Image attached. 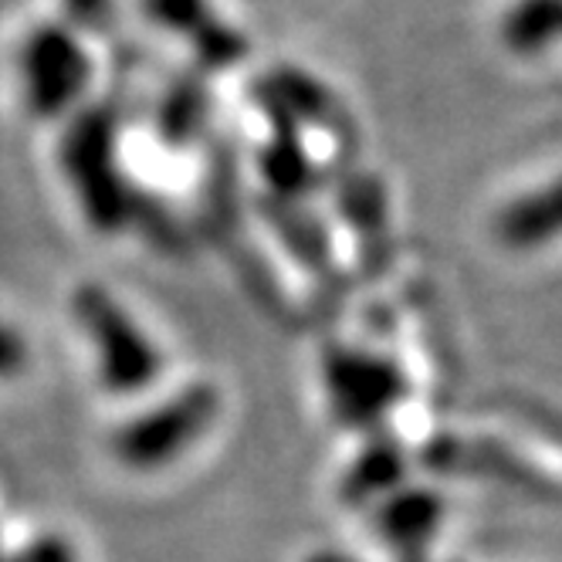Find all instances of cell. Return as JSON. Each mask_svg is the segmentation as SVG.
I'll use <instances>...</instances> for the list:
<instances>
[{
    "label": "cell",
    "instance_id": "cell-1",
    "mask_svg": "<svg viewBox=\"0 0 562 562\" xmlns=\"http://www.w3.org/2000/svg\"><path fill=\"white\" fill-rule=\"evenodd\" d=\"M58 164L78 211L99 234H119L133 221L136 196L123 170V123L109 102L68 115Z\"/></svg>",
    "mask_w": 562,
    "mask_h": 562
},
{
    "label": "cell",
    "instance_id": "cell-2",
    "mask_svg": "<svg viewBox=\"0 0 562 562\" xmlns=\"http://www.w3.org/2000/svg\"><path fill=\"white\" fill-rule=\"evenodd\" d=\"M68 315L89 346L95 380L105 393L139 396L159 383L167 370L164 346L102 281H78L68 295Z\"/></svg>",
    "mask_w": 562,
    "mask_h": 562
},
{
    "label": "cell",
    "instance_id": "cell-3",
    "mask_svg": "<svg viewBox=\"0 0 562 562\" xmlns=\"http://www.w3.org/2000/svg\"><path fill=\"white\" fill-rule=\"evenodd\" d=\"M221 411V386L211 380H190L119 424L109 440L112 458L133 474L170 471L217 427Z\"/></svg>",
    "mask_w": 562,
    "mask_h": 562
},
{
    "label": "cell",
    "instance_id": "cell-4",
    "mask_svg": "<svg viewBox=\"0 0 562 562\" xmlns=\"http://www.w3.org/2000/svg\"><path fill=\"white\" fill-rule=\"evenodd\" d=\"M14 78L21 105L37 123H58L86 105L95 61L89 42L65 21H37L24 31L14 52Z\"/></svg>",
    "mask_w": 562,
    "mask_h": 562
},
{
    "label": "cell",
    "instance_id": "cell-5",
    "mask_svg": "<svg viewBox=\"0 0 562 562\" xmlns=\"http://www.w3.org/2000/svg\"><path fill=\"white\" fill-rule=\"evenodd\" d=\"M318 383L326 393L333 420L346 430L370 434L386 427V420L411 396V376L383 349L336 342L318 356Z\"/></svg>",
    "mask_w": 562,
    "mask_h": 562
},
{
    "label": "cell",
    "instance_id": "cell-6",
    "mask_svg": "<svg viewBox=\"0 0 562 562\" xmlns=\"http://www.w3.org/2000/svg\"><path fill=\"white\" fill-rule=\"evenodd\" d=\"M153 27L173 37H187L200 71H224L245 61L248 37L224 21L211 0H139Z\"/></svg>",
    "mask_w": 562,
    "mask_h": 562
},
{
    "label": "cell",
    "instance_id": "cell-7",
    "mask_svg": "<svg viewBox=\"0 0 562 562\" xmlns=\"http://www.w3.org/2000/svg\"><path fill=\"white\" fill-rule=\"evenodd\" d=\"M251 99L268 123L295 126L302 133L315 126H333L336 109H339L329 86L295 65H281V68L258 75L251 86Z\"/></svg>",
    "mask_w": 562,
    "mask_h": 562
},
{
    "label": "cell",
    "instance_id": "cell-8",
    "mask_svg": "<svg viewBox=\"0 0 562 562\" xmlns=\"http://www.w3.org/2000/svg\"><path fill=\"white\" fill-rule=\"evenodd\" d=\"M445 495L427 488V485H411L404 481L393 488L386 498L373 505V521L383 542L404 559V562H420L427 549L434 546V536L445 526Z\"/></svg>",
    "mask_w": 562,
    "mask_h": 562
},
{
    "label": "cell",
    "instance_id": "cell-9",
    "mask_svg": "<svg viewBox=\"0 0 562 562\" xmlns=\"http://www.w3.org/2000/svg\"><path fill=\"white\" fill-rule=\"evenodd\" d=\"M407 481V448L396 434L386 427L370 430L363 448L342 468L339 477V498L349 508H373L393 488Z\"/></svg>",
    "mask_w": 562,
    "mask_h": 562
},
{
    "label": "cell",
    "instance_id": "cell-10",
    "mask_svg": "<svg viewBox=\"0 0 562 562\" xmlns=\"http://www.w3.org/2000/svg\"><path fill=\"white\" fill-rule=\"evenodd\" d=\"M268 136L255 153L258 177L268 187V196L278 200H308L323 183V167L305 146V133L295 126L268 123Z\"/></svg>",
    "mask_w": 562,
    "mask_h": 562
},
{
    "label": "cell",
    "instance_id": "cell-11",
    "mask_svg": "<svg viewBox=\"0 0 562 562\" xmlns=\"http://www.w3.org/2000/svg\"><path fill=\"white\" fill-rule=\"evenodd\" d=\"M424 464L440 474H474L495 477L502 485H518L526 492H539L542 477L512 451L495 448L488 440H464V437H437L424 448Z\"/></svg>",
    "mask_w": 562,
    "mask_h": 562
},
{
    "label": "cell",
    "instance_id": "cell-12",
    "mask_svg": "<svg viewBox=\"0 0 562 562\" xmlns=\"http://www.w3.org/2000/svg\"><path fill=\"white\" fill-rule=\"evenodd\" d=\"M492 234L512 255H536L552 248V240L559 237V187L542 183L505 200L492 217Z\"/></svg>",
    "mask_w": 562,
    "mask_h": 562
},
{
    "label": "cell",
    "instance_id": "cell-13",
    "mask_svg": "<svg viewBox=\"0 0 562 562\" xmlns=\"http://www.w3.org/2000/svg\"><path fill=\"white\" fill-rule=\"evenodd\" d=\"M207 123H211V89L204 75L173 78L153 105V136L170 149L193 146L204 136Z\"/></svg>",
    "mask_w": 562,
    "mask_h": 562
},
{
    "label": "cell",
    "instance_id": "cell-14",
    "mask_svg": "<svg viewBox=\"0 0 562 562\" xmlns=\"http://www.w3.org/2000/svg\"><path fill=\"white\" fill-rule=\"evenodd\" d=\"M261 211L274 231V237L285 245V251L302 261L305 268H326L333 258V234L323 224L308 200H278V196H265Z\"/></svg>",
    "mask_w": 562,
    "mask_h": 562
},
{
    "label": "cell",
    "instance_id": "cell-15",
    "mask_svg": "<svg viewBox=\"0 0 562 562\" xmlns=\"http://www.w3.org/2000/svg\"><path fill=\"white\" fill-rule=\"evenodd\" d=\"M562 0H512L498 18V45L512 58H542L555 48Z\"/></svg>",
    "mask_w": 562,
    "mask_h": 562
},
{
    "label": "cell",
    "instance_id": "cell-16",
    "mask_svg": "<svg viewBox=\"0 0 562 562\" xmlns=\"http://www.w3.org/2000/svg\"><path fill=\"white\" fill-rule=\"evenodd\" d=\"M339 207H342V217H349L359 231H376L386 221V190L380 177L356 173L349 183H342Z\"/></svg>",
    "mask_w": 562,
    "mask_h": 562
},
{
    "label": "cell",
    "instance_id": "cell-17",
    "mask_svg": "<svg viewBox=\"0 0 562 562\" xmlns=\"http://www.w3.org/2000/svg\"><path fill=\"white\" fill-rule=\"evenodd\" d=\"M75 34H109L119 24L115 0H61V18Z\"/></svg>",
    "mask_w": 562,
    "mask_h": 562
},
{
    "label": "cell",
    "instance_id": "cell-18",
    "mask_svg": "<svg viewBox=\"0 0 562 562\" xmlns=\"http://www.w3.org/2000/svg\"><path fill=\"white\" fill-rule=\"evenodd\" d=\"M0 562H78V549L58 532H42L18 549H8Z\"/></svg>",
    "mask_w": 562,
    "mask_h": 562
},
{
    "label": "cell",
    "instance_id": "cell-19",
    "mask_svg": "<svg viewBox=\"0 0 562 562\" xmlns=\"http://www.w3.org/2000/svg\"><path fill=\"white\" fill-rule=\"evenodd\" d=\"M31 363V342L11 318H0V386L14 383Z\"/></svg>",
    "mask_w": 562,
    "mask_h": 562
},
{
    "label": "cell",
    "instance_id": "cell-20",
    "mask_svg": "<svg viewBox=\"0 0 562 562\" xmlns=\"http://www.w3.org/2000/svg\"><path fill=\"white\" fill-rule=\"evenodd\" d=\"M315 562H349V559H339V555H318Z\"/></svg>",
    "mask_w": 562,
    "mask_h": 562
},
{
    "label": "cell",
    "instance_id": "cell-21",
    "mask_svg": "<svg viewBox=\"0 0 562 562\" xmlns=\"http://www.w3.org/2000/svg\"><path fill=\"white\" fill-rule=\"evenodd\" d=\"M4 552H8V546H4V536H0V559H4Z\"/></svg>",
    "mask_w": 562,
    "mask_h": 562
}]
</instances>
